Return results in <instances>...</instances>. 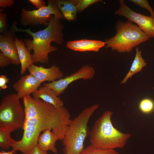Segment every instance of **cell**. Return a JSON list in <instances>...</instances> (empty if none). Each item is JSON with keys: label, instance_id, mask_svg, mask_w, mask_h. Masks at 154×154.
<instances>
[{"label": "cell", "instance_id": "1", "mask_svg": "<svg viewBox=\"0 0 154 154\" xmlns=\"http://www.w3.org/2000/svg\"><path fill=\"white\" fill-rule=\"evenodd\" d=\"M60 21L53 15L47 27L36 32H32L30 28L26 29L18 28L15 21L11 30L15 32H25L31 36L33 40L25 39L24 42L29 52L33 50L32 58L33 63L38 62L47 63L49 60V54L57 50L56 47L51 45L52 42L60 44L64 41L62 31L63 26Z\"/></svg>", "mask_w": 154, "mask_h": 154}, {"label": "cell", "instance_id": "2", "mask_svg": "<svg viewBox=\"0 0 154 154\" xmlns=\"http://www.w3.org/2000/svg\"><path fill=\"white\" fill-rule=\"evenodd\" d=\"M113 113L105 111L95 121L89 133L90 145L104 149L122 148L131 135L124 133L113 125L111 118Z\"/></svg>", "mask_w": 154, "mask_h": 154}, {"label": "cell", "instance_id": "3", "mask_svg": "<svg viewBox=\"0 0 154 154\" xmlns=\"http://www.w3.org/2000/svg\"><path fill=\"white\" fill-rule=\"evenodd\" d=\"M99 105L96 104L86 108L72 120L62 139L64 154H80L84 149V142L89 131V120Z\"/></svg>", "mask_w": 154, "mask_h": 154}, {"label": "cell", "instance_id": "4", "mask_svg": "<svg viewBox=\"0 0 154 154\" xmlns=\"http://www.w3.org/2000/svg\"><path fill=\"white\" fill-rule=\"evenodd\" d=\"M116 28L115 36L105 40L106 47L119 53L130 52L134 48L150 38L137 25L128 21H119Z\"/></svg>", "mask_w": 154, "mask_h": 154}, {"label": "cell", "instance_id": "5", "mask_svg": "<svg viewBox=\"0 0 154 154\" xmlns=\"http://www.w3.org/2000/svg\"><path fill=\"white\" fill-rule=\"evenodd\" d=\"M25 119L24 107L16 94L11 93L2 98L0 104V128L15 130L22 128Z\"/></svg>", "mask_w": 154, "mask_h": 154}, {"label": "cell", "instance_id": "6", "mask_svg": "<svg viewBox=\"0 0 154 154\" xmlns=\"http://www.w3.org/2000/svg\"><path fill=\"white\" fill-rule=\"evenodd\" d=\"M48 1L47 5L37 10L27 11L22 8L20 19L21 24L24 26L40 25L47 26L52 15L62 20L64 17L58 8L57 0H48Z\"/></svg>", "mask_w": 154, "mask_h": 154}, {"label": "cell", "instance_id": "7", "mask_svg": "<svg viewBox=\"0 0 154 154\" xmlns=\"http://www.w3.org/2000/svg\"><path fill=\"white\" fill-rule=\"evenodd\" d=\"M95 73V70L92 66L85 65L70 75L53 82L44 83L43 86L52 89L59 96L72 82L80 79L90 80L94 78Z\"/></svg>", "mask_w": 154, "mask_h": 154}, {"label": "cell", "instance_id": "8", "mask_svg": "<svg viewBox=\"0 0 154 154\" xmlns=\"http://www.w3.org/2000/svg\"><path fill=\"white\" fill-rule=\"evenodd\" d=\"M120 7L115 13L123 16L128 21L136 23L150 38H154V19L138 13L129 7L123 0H119Z\"/></svg>", "mask_w": 154, "mask_h": 154}, {"label": "cell", "instance_id": "9", "mask_svg": "<svg viewBox=\"0 0 154 154\" xmlns=\"http://www.w3.org/2000/svg\"><path fill=\"white\" fill-rule=\"evenodd\" d=\"M27 70L41 83L46 81L53 82L64 77L63 72L58 66L54 64L49 68H46L33 64Z\"/></svg>", "mask_w": 154, "mask_h": 154}, {"label": "cell", "instance_id": "10", "mask_svg": "<svg viewBox=\"0 0 154 154\" xmlns=\"http://www.w3.org/2000/svg\"><path fill=\"white\" fill-rule=\"evenodd\" d=\"M15 32L11 30L0 34L1 51L9 58L12 64L18 65L21 64L14 38Z\"/></svg>", "mask_w": 154, "mask_h": 154}, {"label": "cell", "instance_id": "11", "mask_svg": "<svg viewBox=\"0 0 154 154\" xmlns=\"http://www.w3.org/2000/svg\"><path fill=\"white\" fill-rule=\"evenodd\" d=\"M41 84L30 74L22 76L13 85L12 87L20 99L32 94L38 89Z\"/></svg>", "mask_w": 154, "mask_h": 154}, {"label": "cell", "instance_id": "12", "mask_svg": "<svg viewBox=\"0 0 154 154\" xmlns=\"http://www.w3.org/2000/svg\"><path fill=\"white\" fill-rule=\"evenodd\" d=\"M106 45L105 42L97 40L83 39L68 42L66 47L75 51L98 52Z\"/></svg>", "mask_w": 154, "mask_h": 154}, {"label": "cell", "instance_id": "13", "mask_svg": "<svg viewBox=\"0 0 154 154\" xmlns=\"http://www.w3.org/2000/svg\"><path fill=\"white\" fill-rule=\"evenodd\" d=\"M34 99H40L59 108L64 106V103L52 89L43 86L32 93Z\"/></svg>", "mask_w": 154, "mask_h": 154}, {"label": "cell", "instance_id": "14", "mask_svg": "<svg viewBox=\"0 0 154 154\" xmlns=\"http://www.w3.org/2000/svg\"><path fill=\"white\" fill-rule=\"evenodd\" d=\"M58 140H59V138L56 134L51 130L47 129L39 135L37 145L44 151H50L54 153L57 154L58 151L55 146V144Z\"/></svg>", "mask_w": 154, "mask_h": 154}, {"label": "cell", "instance_id": "15", "mask_svg": "<svg viewBox=\"0 0 154 154\" xmlns=\"http://www.w3.org/2000/svg\"><path fill=\"white\" fill-rule=\"evenodd\" d=\"M14 40L21 64V74L22 75L28 68L33 64L32 54L28 51L22 40L18 39L15 36Z\"/></svg>", "mask_w": 154, "mask_h": 154}, {"label": "cell", "instance_id": "16", "mask_svg": "<svg viewBox=\"0 0 154 154\" xmlns=\"http://www.w3.org/2000/svg\"><path fill=\"white\" fill-rule=\"evenodd\" d=\"M136 53L135 57L131 64L130 68L123 80L121 84H125L127 80L133 75L139 72L147 65L146 61L143 58L141 52L138 46L135 48Z\"/></svg>", "mask_w": 154, "mask_h": 154}, {"label": "cell", "instance_id": "17", "mask_svg": "<svg viewBox=\"0 0 154 154\" xmlns=\"http://www.w3.org/2000/svg\"><path fill=\"white\" fill-rule=\"evenodd\" d=\"M57 4L64 18L69 21L76 19L77 11V8L70 0H57Z\"/></svg>", "mask_w": 154, "mask_h": 154}, {"label": "cell", "instance_id": "18", "mask_svg": "<svg viewBox=\"0 0 154 154\" xmlns=\"http://www.w3.org/2000/svg\"><path fill=\"white\" fill-rule=\"evenodd\" d=\"M14 131L12 129L0 128V147L1 148L7 149L12 147L15 140L11 138L10 135Z\"/></svg>", "mask_w": 154, "mask_h": 154}, {"label": "cell", "instance_id": "19", "mask_svg": "<svg viewBox=\"0 0 154 154\" xmlns=\"http://www.w3.org/2000/svg\"><path fill=\"white\" fill-rule=\"evenodd\" d=\"M80 154H120L115 149L98 148L90 145L84 148Z\"/></svg>", "mask_w": 154, "mask_h": 154}, {"label": "cell", "instance_id": "20", "mask_svg": "<svg viewBox=\"0 0 154 154\" xmlns=\"http://www.w3.org/2000/svg\"><path fill=\"white\" fill-rule=\"evenodd\" d=\"M139 108L141 112L144 114H150L154 110V102L150 98H144L140 102Z\"/></svg>", "mask_w": 154, "mask_h": 154}, {"label": "cell", "instance_id": "21", "mask_svg": "<svg viewBox=\"0 0 154 154\" xmlns=\"http://www.w3.org/2000/svg\"><path fill=\"white\" fill-rule=\"evenodd\" d=\"M76 6L77 11L80 12L90 5L94 3L102 1L100 0H70Z\"/></svg>", "mask_w": 154, "mask_h": 154}, {"label": "cell", "instance_id": "22", "mask_svg": "<svg viewBox=\"0 0 154 154\" xmlns=\"http://www.w3.org/2000/svg\"><path fill=\"white\" fill-rule=\"evenodd\" d=\"M130 1L139 6L147 9L151 14V17L154 19V11L150 5L147 0H131Z\"/></svg>", "mask_w": 154, "mask_h": 154}, {"label": "cell", "instance_id": "23", "mask_svg": "<svg viewBox=\"0 0 154 154\" xmlns=\"http://www.w3.org/2000/svg\"><path fill=\"white\" fill-rule=\"evenodd\" d=\"M7 15L0 13V32L4 34L7 31L8 26L7 23Z\"/></svg>", "mask_w": 154, "mask_h": 154}, {"label": "cell", "instance_id": "24", "mask_svg": "<svg viewBox=\"0 0 154 154\" xmlns=\"http://www.w3.org/2000/svg\"><path fill=\"white\" fill-rule=\"evenodd\" d=\"M12 62L10 59L1 52H0V67L3 68L7 66Z\"/></svg>", "mask_w": 154, "mask_h": 154}, {"label": "cell", "instance_id": "25", "mask_svg": "<svg viewBox=\"0 0 154 154\" xmlns=\"http://www.w3.org/2000/svg\"><path fill=\"white\" fill-rule=\"evenodd\" d=\"M9 82V79L7 76L5 75H1L0 76V89L5 90L7 88V84Z\"/></svg>", "mask_w": 154, "mask_h": 154}, {"label": "cell", "instance_id": "26", "mask_svg": "<svg viewBox=\"0 0 154 154\" xmlns=\"http://www.w3.org/2000/svg\"><path fill=\"white\" fill-rule=\"evenodd\" d=\"M29 1L38 9L46 6L45 2L42 0H29Z\"/></svg>", "mask_w": 154, "mask_h": 154}, {"label": "cell", "instance_id": "27", "mask_svg": "<svg viewBox=\"0 0 154 154\" xmlns=\"http://www.w3.org/2000/svg\"><path fill=\"white\" fill-rule=\"evenodd\" d=\"M13 0H0V7L1 8L11 7L14 3Z\"/></svg>", "mask_w": 154, "mask_h": 154}, {"label": "cell", "instance_id": "28", "mask_svg": "<svg viewBox=\"0 0 154 154\" xmlns=\"http://www.w3.org/2000/svg\"><path fill=\"white\" fill-rule=\"evenodd\" d=\"M29 154H48V153L47 151L42 149L37 145Z\"/></svg>", "mask_w": 154, "mask_h": 154}, {"label": "cell", "instance_id": "29", "mask_svg": "<svg viewBox=\"0 0 154 154\" xmlns=\"http://www.w3.org/2000/svg\"><path fill=\"white\" fill-rule=\"evenodd\" d=\"M0 154H17L16 151L13 150L10 151H3L0 152Z\"/></svg>", "mask_w": 154, "mask_h": 154}, {"label": "cell", "instance_id": "30", "mask_svg": "<svg viewBox=\"0 0 154 154\" xmlns=\"http://www.w3.org/2000/svg\"><path fill=\"white\" fill-rule=\"evenodd\" d=\"M0 12H2V13L3 12V11H4V10L3 9H0Z\"/></svg>", "mask_w": 154, "mask_h": 154}, {"label": "cell", "instance_id": "31", "mask_svg": "<svg viewBox=\"0 0 154 154\" xmlns=\"http://www.w3.org/2000/svg\"><path fill=\"white\" fill-rule=\"evenodd\" d=\"M153 88H154V87Z\"/></svg>", "mask_w": 154, "mask_h": 154}]
</instances>
